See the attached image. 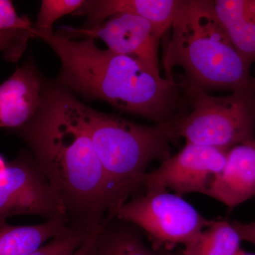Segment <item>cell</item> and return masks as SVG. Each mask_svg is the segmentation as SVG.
Here are the masks:
<instances>
[{
  "mask_svg": "<svg viewBox=\"0 0 255 255\" xmlns=\"http://www.w3.org/2000/svg\"><path fill=\"white\" fill-rule=\"evenodd\" d=\"M24 214L65 218L61 201L33 157L23 152L0 171V225Z\"/></svg>",
  "mask_w": 255,
  "mask_h": 255,
  "instance_id": "52a82bcc",
  "label": "cell"
},
{
  "mask_svg": "<svg viewBox=\"0 0 255 255\" xmlns=\"http://www.w3.org/2000/svg\"><path fill=\"white\" fill-rule=\"evenodd\" d=\"M33 36L58 55L61 70L57 84L72 93L105 101L165 128L180 117L182 100L175 80L162 78L137 60L101 49L92 38L77 41L53 31Z\"/></svg>",
  "mask_w": 255,
  "mask_h": 255,
  "instance_id": "7a4b0ae2",
  "label": "cell"
},
{
  "mask_svg": "<svg viewBox=\"0 0 255 255\" xmlns=\"http://www.w3.org/2000/svg\"><path fill=\"white\" fill-rule=\"evenodd\" d=\"M236 255H255L251 254V253H246V252L242 251V250H240V251L238 252L237 254H236Z\"/></svg>",
  "mask_w": 255,
  "mask_h": 255,
  "instance_id": "cb8c5ba5",
  "label": "cell"
},
{
  "mask_svg": "<svg viewBox=\"0 0 255 255\" xmlns=\"http://www.w3.org/2000/svg\"><path fill=\"white\" fill-rule=\"evenodd\" d=\"M102 227L103 226L93 230L92 232L89 233L88 236L78 249L65 255H96L98 248L99 238Z\"/></svg>",
  "mask_w": 255,
  "mask_h": 255,
  "instance_id": "44dd1931",
  "label": "cell"
},
{
  "mask_svg": "<svg viewBox=\"0 0 255 255\" xmlns=\"http://www.w3.org/2000/svg\"><path fill=\"white\" fill-rule=\"evenodd\" d=\"M233 227L236 230L241 241H246L255 245V221L250 223L234 221Z\"/></svg>",
  "mask_w": 255,
  "mask_h": 255,
  "instance_id": "7402d4cb",
  "label": "cell"
},
{
  "mask_svg": "<svg viewBox=\"0 0 255 255\" xmlns=\"http://www.w3.org/2000/svg\"><path fill=\"white\" fill-rule=\"evenodd\" d=\"M46 86L32 63L18 68L0 85V128L23 127L41 107Z\"/></svg>",
  "mask_w": 255,
  "mask_h": 255,
  "instance_id": "30bf717a",
  "label": "cell"
},
{
  "mask_svg": "<svg viewBox=\"0 0 255 255\" xmlns=\"http://www.w3.org/2000/svg\"><path fill=\"white\" fill-rule=\"evenodd\" d=\"M183 89L191 111L167 128L172 140L183 137L186 143L228 151L255 140V86L223 97L188 85Z\"/></svg>",
  "mask_w": 255,
  "mask_h": 255,
  "instance_id": "5b68a950",
  "label": "cell"
},
{
  "mask_svg": "<svg viewBox=\"0 0 255 255\" xmlns=\"http://www.w3.org/2000/svg\"><path fill=\"white\" fill-rule=\"evenodd\" d=\"M33 26L26 16H20L9 0H0V34L9 31L31 32L33 37Z\"/></svg>",
  "mask_w": 255,
  "mask_h": 255,
  "instance_id": "d6986e66",
  "label": "cell"
},
{
  "mask_svg": "<svg viewBox=\"0 0 255 255\" xmlns=\"http://www.w3.org/2000/svg\"><path fill=\"white\" fill-rule=\"evenodd\" d=\"M88 234L70 228L31 255H65L81 246Z\"/></svg>",
  "mask_w": 255,
  "mask_h": 255,
  "instance_id": "ac0fdd59",
  "label": "cell"
},
{
  "mask_svg": "<svg viewBox=\"0 0 255 255\" xmlns=\"http://www.w3.org/2000/svg\"><path fill=\"white\" fill-rule=\"evenodd\" d=\"M58 33L69 38L73 36L98 38L107 45L109 50L137 60L155 73L160 74L158 50L163 35L155 25L141 16L117 14L96 28H65Z\"/></svg>",
  "mask_w": 255,
  "mask_h": 255,
  "instance_id": "9c48e42d",
  "label": "cell"
},
{
  "mask_svg": "<svg viewBox=\"0 0 255 255\" xmlns=\"http://www.w3.org/2000/svg\"><path fill=\"white\" fill-rule=\"evenodd\" d=\"M179 0H96L85 1L75 14L85 15L82 29L100 26L108 18L120 14L141 16L150 21L164 35L172 27Z\"/></svg>",
  "mask_w": 255,
  "mask_h": 255,
  "instance_id": "7c38bea8",
  "label": "cell"
},
{
  "mask_svg": "<svg viewBox=\"0 0 255 255\" xmlns=\"http://www.w3.org/2000/svg\"><path fill=\"white\" fill-rule=\"evenodd\" d=\"M70 92L46 87L33 119L13 130L59 198L69 227L89 233L104 226L117 210L103 167L85 129L70 107Z\"/></svg>",
  "mask_w": 255,
  "mask_h": 255,
  "instance_id": "6da1fadb",
  "label": "cell"
},
{
  "mask_svg": "<svg viewBox=\"0 0 255 255\" xmlns=\"http://www.w3.org/2000/svg\"><path fill=\"white\" fill-rule=\"evenodd\" d=\"M172 34L164 53L166 78L172 71L185 74L184 85L199 90H227L255 86L251 64L230 41L214 9V1L179 0Z\"/></svg>",
  "mask_w": 255,
  "mask_h": 255,
  "instance_id": "3957f363",
  "label": "cell"
},
{
  "mask_svg": "<svg viewBox=\"0 0 255 255\" xmlns=\"http://www.w3.org/2000/svg\"><path fill=\"white\" fill-rule=\"evenodd\" d=\"M241 241L232 223L214 221L184 246L182 255H236L241 250Z\"/></svg>",
  "mask_w": 255,
  "mask_h": 255,
  "instance_id": "9a60e30c",
  "label": "cell"
},
{
  "mask_svg": "<svg viewBox=\"0 0 255 255\" xmlns=\"http://www.w3.org/2000/svg\"><path fill=\"white\" fill-rule=\"evenodd\" d=\"M227 153L214 147L186 143L177 154L147 173L142 187L146 190L169 189L181 197L191 193L207 195L211 182L226 164Z\"/></svg>",
  "mask_w": 255,
  "mask_h": 255,
  "instance_id": "ba28073f",
  "label": "cell"
},
{
  "mask_svg": "<svg viewBox=\"0 0 255 255\" xmlns=\"http://www.w3.org/2000/svg\"><path fill=\"white\" fill-rule=\"evenodd\" d=\"M120 221L113 223L111 219L104 225L96 255H155L128 222Z\"/></svg>",
  "mask_w": 255,
  "mask_h": 255,
  "instance_id": "2e32d148",
  "label": "cell"
},
{
  "mask_svg": "<svg viewBox=\"0 0 255 255\" xmlns=\"http://www.w3.org/2000/svg\"><path fill=\"white\" fill-rule=\"evenodd\" d=\"M6 162L5 161L4 157H2L1 155H0V171L5 166H6Z\"/></svg>",
  "mask_w": 255,
  "mask_h": 255,
  "instance_id": "603a6c76",
  "label": "cell"
},
{
  "mask_svg": "<svg viewBox=\"0 0 255 255\" xmlns=\"http://www.w3.org/2000/svg\"><path fill=\"white\" fill-rule=\"evenodd\" d=\"M115 216L143 230L157 246H186L214 222L181 196L162 189L146 190L124 203Z\"/></svg>",
  "mask_w": 255,
  "mask_h": 255,
  "instance_id": "8992f818",
  "label": "cell"
},
{
  "mask_svg": "<svg viewBox=\"0 0 255 255\" xmlns=\"http://www.w3.org/2000/svg\"><path fill=\"white\" fill-rule=\"evenodd\" d=\"M69 102L75 118L91 138L113 193L117 211L142 187L149 164L170 157L172 138L159 126L141 125L93 110L71 92Z\"/></svg>",
  "mask_w": 255,
  "mask_h": 255,
  "instance_id": "277c9868",
  "label": "cell"
},
{
  "mask_svg": "<svg viewBox=\"0 0 255 255\" xmlns=\"http://www.w3.org/2000/svg\"><path fill=\"white\" fill-rule=\"evenodd\" d=\"M31 33L26 31H9L0 34V51L10 61H16L22 55Z\"/></svg>",
  "mask_w": 255,
  "mask_h": 255,
  "instance_id": "ffe728a7",
  "label": "cell"
},
{
  "mask_svg": "<svg viewBox=\"0 0 255 255\" xmlns=\"http://www.w3.org/2000/svg\"><path fill=\"white\" fill-rule=\"evenodd\" d=\"M214 4L230 41L252 65L255 62V0H216Z\"/></svg>",
  "mask_w": 255,
  "mask_h": 255,
  "instance_id": "4fadbf2b",
  "label": "cell"
},
{
  "mask_svg": "<svg viewBox=\"0 0 255 255\" xmlns=\"http://www.w3.org/2000/svg\"><path fill=\"white\" fill-rule=\"evenodd\" d=\"M207 196L230 209L255 196V140L228 151L226 164L211 182Z\"/></svg>",
  "mask_w": 255,
  "mask_h": 255,
  "instance_id": "8fae6325",
  "label": "cell"
},
{
  "mask_svg": "<svg viewBox=\"0 0 255 255\" xmlns=\"http://www.w3.org/2000/svg\"><path fill=\"white\" fill-rule=\"evenodd\" d=\"M64 217L48 219L35 226L0 225V255H31L48 240L58 237L69 229Z\"/></svg>",
  "mask_w": 255,
  "mask_h": 255,
  "instance_id": "5bb4252c",
  "label": "cell"
},
{
  "mask_svg": "<svg viewBox=\"0 0 255 255\" xmlns=\"http://www.w3.org/2000/svg\"><path fill=\"white\" fill-rule=\"evenodd\" d=\"M85 3L84 0H43L33 33L53 32V25L57 20L65 15L76 14Z\"/></svg>",
  "mask_w": 255,
  "mask_h": 255,
  "instance_id": "e0dca14e",
  "label": "cell"
}]
</instances>
